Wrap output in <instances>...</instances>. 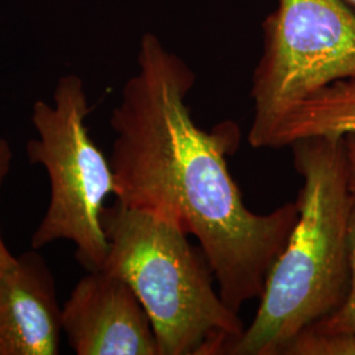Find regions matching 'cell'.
<instances>
[{
    "label": "cell",
    "mask_w": 355,
    "mask_h": 355,
    "mask_svg": "<svg viewBox=\"0 0 355 355\" xmlns=\"http://www.w3.org/2000/svg\"><path fill=\"white\" fill-rule=\"evenodd\" d=\"M195 73L154 33L140 41L137 73L111 114L110 155L117 203L159 216L193 236L234 312L259 300L267 275L299 217L296 200L270 214L250 211L227 155L240 130L199 127L187 105Z\"/></svg>",
    "instance_id": "cell-1"
},
{
    "label": "cell",
    "mask_w": 355,
    "mask_h": 355,
    "mask_svg": "<svg viewBox=\"0 0 355 355\" xmlns=\"http://www.w3.org/2000/svg\"><path fill=\"white\" fill-rule=\"evenodd\" d=\"M108 253L102 268L140 299L159 355L229 354L243 333L239 312L215 287L211 265L177 224L120 203L105 207Z\"/></svg>",
    "instance_id": "cell-3"
},
{
    "label": "cell",
    "mask_w": 355,
    "mask_h": 355,
    "mask_svg": "<svg viewBox=\"0 0 355 355\" xmlns=\"http://www.w3.org/2000/svg\"><path fill=\"white\" fill-rule=\"evenodd\" d=\"M280 355H355V334L309 327L296 334Z\"/></svg>",
    "instance_id": "cell-10"
},
{
    "label": "cell",
    "mask_w": 355,
    "mask_h": 355,
    "mask_svg": "<svg viewBox=\"0 0 355 355\" xmlns=\"http://www.w3.org/2000/svg\"><path fill=\"white\" fill-rule=\"evenodd\" d=\"M62 333L53 271L32 248L0 274V355H57Z\"/></svg>",
    "instance_id": "cell-7"
},
{
    "label": "cell",
    "mask_w": 355,
    "mask_h": 355,
    "mask_svg": "<svg viewBox=\"0 0 355 355\" xmlns=\"http://www.w3.org/2000/svg\"><path fill=\"white\" fill-rule=\"evenodd\" d=\"M350 170V184L353 191V209L350 221V288L343 304L329 318L321 320L312 328L324 331H340L355 334V133L343 136Z\"/></svg>",
    "instance_id": "cell-9"
},
{
    "label": "cell",
    "mask_w": 355,
    "mask_h": 355,
    "mask_svg": "<svg viewBox=\"0 0 355 355\" xmlns=\"http://www.w3.org/2000/svg\"><path fill=\"white\" fill-rule=\"evenodd\" d=\"M350 78H355L354 7L346 0H278L262 23L249 144L261 149L293 105Z\"/></svg>",
    "instance_id": "cell-5"
},
{
    "label": "cell",
    "mask_w": 355,
    "mask_h": 355,
    "mask_svg": "<svg viewBox=\"0 0 355 355\" xmlns=\"http://www.w3.org/2000/svg\"><path fill=\"white\" fill-rule=\"evenodd\" d=\"M355 133V78L338 80L297 103L268 132L261 148L279 149L308 137Z\"/></svg>",
    "instance_id": "cell-8"
},
{
    "label": "cell",
    "mask_w": 355,
    "mask_h": 355,
    "mask_svg": "<svg viewBox=\"0 0 355 355\" xmlns=\"http://www.w3.org/2000/svg\"><path fill=\"white\" fill-rule=\"evenodd\" d=\"M346 1H347L349 4H352V6L355 8V0H346Z\"/></svg>",
    "instance_id": "cell-12"
},
{
    "label": "cell",
    "mask_w": 355,
    "mask_h": 355,
    "mask_svg": "<svg viewBox=\"0 0 355 355\" xmlns=\"http://www.w3.org/2000/svg\"><path fill=\"white\" fill-rule=\"evenodd\" d=\"M13 162V150L10 141L0 135V193L4 184L6 178L8 177L11 171ZM16 261V255H13L10 249L7 248L6 242L3 240L1 230H0V274L4 272L12 266Z\"/></svg>",
    "instance_id": "cell-11"
},
{
    "label": "cell",
    "mask_w": 355,
    "mask_h": 355,
    "mask_svg": "<svg viewBox=\"0 0 355 355\" xmlns=\"http://www.w3.org/2000/svg\"><path fill=\"white\" fill-rule=\"evenodd\" d=\"M303 179L299 217L267 275L252 324L230 355H280L299 334L329 318L350 288L353 191L345 137H308L290 145Z\"/></svg>",
    "instance_id": "cell-2"
},
{
    "label": "cell",
    "mask_w": 355,
    "mask_h": 355,
    "mask_svg": "<svg viewBox=\"0 0 355 355\" xmlns=\"http://www.w3.org/2000/svg\"><path fill=\"white\" fill-rule=\"evenodd\" d=\"M62 329L76 355H159L152 321L127 282L87 271L62 306Z\"/></svg>",
    "instance_id": "cell-6"
},
{
    "label": "cell",
    "mask_w": 355,
    "mask_h": 355,
    "mask_svg": "<svg viewBox=\"0 0 355 355\" xmlns=\"http://www.w3.org/2000/svg\"><path fill=\"white\" fill-rule=\"evenodd\" d=\"M91 112L83 80L61 76L53 103L33 104L31 121L37 137L26 142L31 165L42 166L51 198L31 239L33 249L66 240L76 245V258L86 271L102 268L108 241L102 224L105 200L114 195V171L95 141L86 120Z\"/></svg>",
    "instance_id": "cell-4"
}]
</instances>
